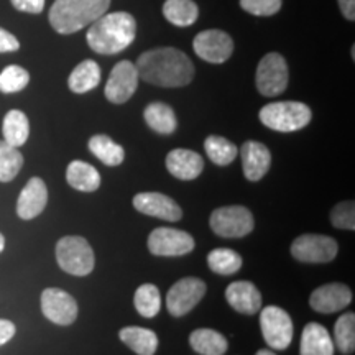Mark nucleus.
Listing matches in <instances>:
<instances>
[{"label":"nucleus","instance_id":"20","mask_svg":"<svg viewBox=\"0 0 355 355\" xmlns=\"http://www.w3.org/2000/svg\"><path fill=\"white\" fill-rule=\"evenodd\" d=\"M166 170L178 180H196L204 170V159L201 155L193 152V150L176 148L168 153Z\"/></svg>","mask_w":355,"mask_h":355},{"label":"nucleus","instance_id":"42","mask_svg":"<svg viewBox=\"0 0 355 355\" xmlns=\"http://www.w3.org/2000/svg\"><path fill=\"white\" fill-rule=\"evenodd\" d=\"M255 355H277V354L272 352V350H268V349H261V350H259V352H257Z\"/></svg>","mask_w":355,"mask_h":355},{"label":"nucleus","instance_id":"33","mask_svg":"<svg viewBox=\"0 0 355 355\" xmlns=\"http://www.w3.org/2000/svg\"><path fill=\"white\" fill-rule=\"evenodd\" d=\"M24 166V155L19 148L0 140V183H8Z\"/></svg>","mask_w":355,"mask_h":355},{"label":"nucleus","instance_id":"5","mask_svg":"<svg viewBox=\"0 0 355 355\" xmlns=\"http://www.w3.org/2000/svg\"><path fill=\"white\" fill-rule=\"evenodd\" d=\"M56 261L63 272L74 277H86L94 270L96 255L86 239L66 235L56 243Z\"/></svg>","mask_w":355,"mask_h":355},{"label":"nucleus","instance_id":"38","mask_svg":"<svg viewBox=\"0 0 355 355\" xmlns=\"http://www.w3.org/2000/svg\"><path fill=\"white\" fill-rule=\"evenodd\" d=\"M12 6L17 8V10L25 12V13H42L44 8V0H10Z\"/></svg>","mask_w":355,"mask_h":355},{"label":"nucleus","instance_id":"28","mask_svg":"<svg viewBox=\"0 0 355 355\" xmlns=\"http://www.w3.org/2000/svg\"><path fill=\"white\" fill-rule=\"evenodd\" d=\"M89 150L99 158L104 165L107 166H119L125 158V152L119 144L110 139L107 135H94L89 140Z\"/></svg>","mask_w":355,"mask_h":355},{"label":"nucleus","instance_id":"27","mask_svg":"<svg viewBox=\"0 0 355 355\" xmlns=\"http://www.w3.org/2000/svg\"><path fill=\"white\" fill-rule=\"evenodd\" d=\"M2 133L3 141L15 146V148H20L21 145H25V141L28 140L30 135L28 117L21 110H8L6 117H3Z\"/></svg>","mask_w":355,"mask_h":355},{"label":"nucleus","instance_id":"23","mask_svg":"<svg viewBox=\"0 0 355 355\" xmlns=\"http://www.w3.org/2000/svg\"><path fill=\"white\" fill-rule=\"evenodd\" d=\"M119 337L128 349L137 355H155L158 349V337L152 329H145L139 326L123 327L119 332Z\"/></svg>","mask_w":355,"mask_h":355},{"label":"nucleus","instance_id":"41","mask_svg":"<svg viewBox=\"0 0 355 355\" xmlns=\"http://www.w3.org/2000/svg\"><path fill=\"white\" fill-rule=\"evenodd\" d=\"M339 7L345 19L350 21L355 20V0H339Z\"/></svg>","mask_w":355,"mask_h":355},{"label":"nucleus","instance_id":"13","mask_svg":"<svg viewBox=\"0 0 355 355\" xmlns=\"http://www.w3.org/2000/svg\"><path fill=\"white\" fill-rule=\"evenodd\" d=\"M193 48L201 60L212 64H220L232 56L234 42L230 35L222 30H204L196 35Z\"/></svg>","mask_w":355,"mask_h":355},{"label":"nucleus","instance_id":"9","mask_svg":"<svg viewBox=\"0 0 355 355\" xmlns=\"http://www.w3.org/2000/svg\"><path fill=\"white\" fill-rule=\"evenodd\" d=\"M260 329L270 349L285 350L293 340V321L290 314L278 306H266L260 313Z\"/></svg>","mask_w":355,"mask_h":355},{"label":"nucleus","instance_id":"12","mask_svg":"<svg viewBox=\"0 0 355 355\" xmlns=\"http://www.w3.org/2000/svg\"><path fill=\"white\" fill-rule=\"evenodd\" d=\"M139 71L130 61H119L105 84V97L112 104H125L139 87Z\"/></svg>","mask_w":355,"mask_h":355},{"label":"nucleus","instance_id":"31","mask_svg":"<svg viewBox=\"0 0 355 355\" xmlns=\"http://www.w3.org/2000/svg\"><path fill=\"white\" fill-rule=\"evenodd\" d=\"M242 257L241 254L232 250V248H214L207 255V265H209L211 272L217 275H229L237 273L242 268Z\"/></svg>","mask_w":355,"mask_h":355},{"label":"nucleus","instance_id":"22","mask_svg":"<svg viewBox=\"0 0 355 355\" xmlns=\"http://www.w3.org/2000/svg\"><path fill=\"white\" fill-rule=\"evenodd\" d=\"M66 181L71 188L83 193H94L101 186V175L94 166L81 159H74L66 170Z\"/></svg>","mask_w":355,"mask_h":355},{"label":"nucleus","instance_id":"3","mask_svg":"<svg viewBox=\"0 0 355 355\" xmlns=\"http://www.w3.org/2000/svg\"><path fill=\"white\" fill-rule=\"evenodd\" d=\"M110 0H55L50 24L58 33L71 35L89 26L107 12Z\"/></svg>","mask_w":355,"mask_h":355},{"label":"nucleus","instance_id":"6","mask_svg":"<svg viewBox=\"0 0 355 355\" xmlns=\"http://www.w3.org/2000/svg\"><path fill=\"white\" fill-rule=\"evenodd\" d=\"M209 225L219 237L242 239L254 230L255 220L245 206H225L212 211Z\"/></svg>","mask_w":355,"mask_h":355},{"label":"nucleus","instance_id":"43","mask_svg":"<svg viewBox=\"0 0 355 355\" xmlns=\"http://www.w3.org/2000/svg\"><path fill=\"white\" fill-rule=\"evenodd\" d=\"M3 248H6V237H3L2 234H0V254L3 252Z\"/></svg>","mask_w":355,"mask_h":355},{"label":"nucleus","instance_id":"40","mask_svg":"<svg viewBox=\"0 0 355 355\" xmlns=\"http://www.w3.org/2000/svg\"><path fill=\"white\" fill-rule=\"evenodd\" d=\"M15 324L8 319H0V345L7 344L15 336Z\"/></svg>","mask_w":355,"mask_h":355},{"label":"nucleus","instance_id":"29","mask_svg":"<svg viewBox=\"0 0 355 355\" xmlns=\"http://www.w3.org/2000/svg\"><path fill=\"white\" fill-rule=\"evenodd\" d=\"M163 15L175 26H191L199 17V8L193 0H166Z\"/></svg>","mask_w":355,"mask_h":355},{"label":"nucleus","instance_id":"1","mask_svg":"<svg viewBox=\"0 0 355 355\" xmlns=\"http://www.w3.org/2000/svg\"><path fill=\"white\" fill-rule=\"evenodd\" d=\"M140 79L158 87H183L193 81L194 64L178 48H155L141 53L137 61Z\"/></svg>","mask_w":355,"mask_h":355},{"label":"nucleus","instance_id":"15","mask_svg":"<svg viewBox=\"0 0 355 355\" xmlns=\"http://www.w3.org/2000/svg\"><path fill=\"white\" fill-rule=\"evenodd\" d=\"M133 207L141 214L157 217L168 222H178L183 217V211L175 199L162 193H140L133 198Z\"/></svg>","mask_w":355,"mask_h":355},{"label":"nucleus","instance_id":"14","mask_svg":"<svg viewBox=\"0 0 355 355\" xmlns=\"http://www.w3.org/2000/svg\"><path fill=\"white\" fill-rule=\"evenodd\" d=\"M42 313L60 326H69L78 318V303L69 293L60 288H46L42 293Z\"/></svg>","mask_w":355,"mask_h":355},{"label":"nucleus","instance_id":"25","mask_svg":"<svg viewBox=\"0 0 355 355\" xmlns=\"http://www.w3.org/2000/svg\"><path fill=\"white\" fill-rule=\"evenodd\" d=\"M99 83L101 68L94 60H86L79 63L68 79V86L74 94H86V92L99 86Z\"/></svg>","mask_w":355,"mask_h":355},{"label":"nucleus","instance_id":"19","mask_svg":"<svg viewBox=\"0 0 355 355\" xmlns=\"http://www.w3.org/2000/svg\"><path fill=\"white\" fill-rule=\"evenodd\" d=\"M225 300L241 314H257L261 309V293L252 282H234L225 290Z\"/></svg>","mask_w":355,"mask_h":355},{"label":"nucleus","instance_id":"7","mask_svg":"<svg viewBox=\"0 0 355 355\" xmlns=\"http://www.w3.org/2000/svg\"><path fill=\"white\" fill-rule=\"evenodd\" d=\"M288 64L279 53H266L261 58L255 74L257 89L261 96L275 97L286 91L288 87Z\"/></svg>","mask_w":355,"mask_h":355},{"label":"nucleus","instance_id":"34","mask_svg":"<svg viewBox=\"0 0 355 355\" xmlns=\"http://www.w3.org/2000/svg\"><path fill=\"white\" fill-rule=\"evenodd\" d=\"M334 345L349 355L355 350V314L345 313L334 324Z\"/></svg>","mask_w":355,"mask_h":355},{"label":"nucleus","instance_id":"17","mask_svg":"<svg viewBox=\"0 0 355 355\" xmlns=\"http://www.w3.org/2000/svg\"><path fill=\"white\" fill-rule=\"evenodd\" d=\"M48 202V188L42 178H30L28 183L21 189L17 201V214L20 219L30 220L38 217L44 211Z\"/></svg>","mask_w":355,"mask_h":355},{"label":"nucleus","instance_id":"16","mask_svg":"<svg viewBox=\"0 0 355 355\" xmlns=\"http://www.w3.org/2000/svg\"><path fill=\"white\" fill-rule=\"evenodd\" d=\"M352 301V291L344 283H327L316 288L309 298V306L316 313L332 314L347 308Z\"/></svg>","mask_w":355,"mask_h":355},{"label":"nucleus","instance_id":"30","mask_svg":"<svg viewBox=\"0 0 355 355\" xmlns=\"http://www.w3.org/2000/svg\"><path fill=\"white\" fill-rule=\"evenodd\" d=\"M204 150L207 157L217 166H227L237 158L239 148L232 141L220 135H209L204 141Z\"/></svg>","mask_w":355,"mask_h":355},{"label":"nucleus","instance_id":"2","mask_svg":"<svg viewBox=\"0 0 355 355\" xmlns=\"http://www.w3.org/2000/svg\"><path fill=\"white\" fill-rule=\"evenodd\" d=\"M137 35V21L128 12L104 13L87 30V43L99 55H117L130 46Z\"/></svg>","mask_w":355,"mask_h":355},{"label":"nucleus","instance_id":"21","mask_svg":"<svg viewBox=\"0 0 355 355\" xmlns=\"http://www.w3.org/2000/svg\"><path fill=\"white\" fill-rule=\"evenodd\" d=\"M301 355H334V340L327 329L318 322L306 324L301 334Z\"/></svg>","mask_w":355,"mask_h":355},{"label":"nucleus","instance_id":"24","mask_svg":"<svg viewBox=\"0 0 355 355\" xmlns=\"http://www.w3.org/2000/svg\"><path fill=\"white\" fill-rule=\"evenodd\" d=\"M189 345L201 355H224L229 349V340L214 329H196L191 332Z\"/></svg>","mask_w":355,"mask_h":355},{"label":"nucleus","instance_id":"35","mask_svg":"<svg viewBox=\"0 0 355 355\" xmlns=\"http://www.w3.org/2000/svg\"><path fill=\"white\" fill-rule=\"evenodd\" d=\"M30 74L25 68L19 64H10L0 73V92L3 94H13L20 92L28 86Z\"/></svg>","mask_w":355,"mask_h":355},{"label":"nucleus","instance_id":"37","mask_svg":"<svg viewBox=\"0 0 355 355\" xmlns=\"http://www.w3.org/2000/svg\"><path fill=\"white\" fill-rule=\"evenodd\" d=\"M283 0H241L243 10L255 17H272L282 8Z\"/></svg>","mask_w":355,"mask_h":355},{"label":"nucleus","instance_id":"10","mask_svg":"<svg viewBox=\"0 0 355 355\" xmlns=\"http://www.w3.org/2000/svg\"><path fill=\"white\" fill-rule=\"evenodd\" d=\"M206 283L201 278L186 277L176 282L166 295V309L173 318H183L199 304L206 295Z\"/></svg>","mask_w":355,"mask_h":355},{"label":"nucleus","instance_id":"18","mask_svg":"<svg viewBox=\"0 0 355 355\" xmlns=\"http://www.w3.org/2000/svg\"><path fill=\"white\" fill-rule=\"evenodd\" d=\"M241 158L242 171L248 181H260L272 166V153L260 141H245L241 148Z\"/></svg>","mask_w":355,"mask_h":355},{"label":"nucleus","instance_id":"8","mask_svg":"<svg viewBox=\"0 0 355 355\" xmlns=\"http://www.w3.org/2000/svg\"><path fill=\"white\" fill-rule=\"evenodd\" d=\"M339 245L329 235L304 234L291 243L293 259L303 263H329L337 257Z\"/></svg>","mask_w":355,"mask_h":355},{"label":"nucleus","instance_id":"11","mask_svg":"<svg viewBox=\"0 0 355 355\" xmlns=\"http://www.w3.org/2000/svg\"><path fill=\"white\" fill-rule=\"evenodd\" d=\"M193 235L180 229L158 227L148 235V250L157 257H181L194 250Z\"/></svg>","mask_w":355,"mask_h":355},{"label":"nucleus","instance_id":"32","mask_svg":"<svg viewBox=\"0 0 355 355\" xmlns=\"http://www.w3.org/2000/svg\"><path fill=\"white\" fill-rule=\"evenodd\" d=\"M137 313L144 318H155L162 309V293L152 283H145L137 288L133 298Z\"/></svg>","mask_w":355,"mask_h":355},{"label":"nucleus","instance_id":"4","mask_svg":"<svg viewBox=\"0 0 355 355\" xmlns=\"http://www.w3.org/2000/svg\"><path fill=\"white\" fill-rule=\"evenodd\" d=\"M260 122L275 132L290 133L304 128L311 122L313 112L303 102L285 101L266 104L260 110Z\"/></svg>","mask_w":355,"mask_h":355},{"label":"nucleus","instance_id":"39","mask_svg":"<svg viewBox=\"0 0 355 355\" xmlns=\"http://www.w3.org/2000/svg\"><path fill=\"white\" fill-rule=\"evenodd\" d=\"M20 48V42L15 35L7 32L6 28L0 26V53H13Z\"/></svg>","mask_w":355,"mask_h":355},{"label":"nucleus","instance_id":"36","mask_svg":"<svg viewBox=\"0 0 355 355\" xmlns=\"http://www.w3.org/2000/svg\"><path fill=\"white\" fill-rule=\"evenodd\" d=\"M331 222L337 229H355V204L354 201H343L331 211Z\"/></svg>","mask_w":355,"mask_h":355},{"label":"nucleus","instance_id":"26","mask_svg":"<svg viewBox=\"0 0 355 355\" xmlns=\"http://www.w3.org/2000/svg\"><path fill=\"white\" fill-rule=\"evenodd\" d=\"M144 117L146 125L159 133V135H170L176 130L178 121L175 110L165 102H153V104L146 105Z\"/></svg>","mask_w":355,"mask_h":355}]
</instances>
